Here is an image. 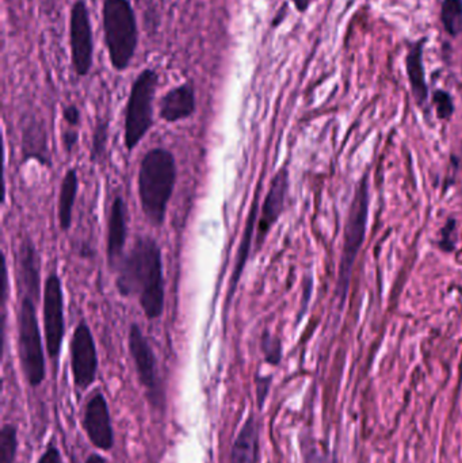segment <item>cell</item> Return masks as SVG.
<instances>
[{
  "instance_id": "cell-1",
  "label": "cell",
  "mask_w": 462,
  "mask_h": 463,
  "mask_svg": "<svg viewBox=\"0 0 462 463\" xmlns=\"http://www.w3.org/2000/svg\"><path fill=\"white\" fill-rule=\"evenodd\" d=\"M116 286L124 298L137 297L144 315L156 320L165 312V283L162 250L148 236L136 239L117 269Z\"/></svg>"
},
{
  "instance_id": "cell-2",
  "label": "cell",
  "mask_w": 462,
  "mask_h": 463,
  "mask_svg": "<svg viewBox=\"0 0 462 463\" xmlns=\"http://www.w3.org/2000/svg\"><path fill=\"white\" fill-rule=\"evenodd\" d=\"M176 176L175 156L168 149L152 148L144 155L138 170V197L143 213L154 227L165 224Z\"/></svg>"
},
{
  "instance_id": "cell-3",
  "label": "cell",
  "mask_w": 462,
  "mask_h": 463,
  "mask_svg": "<svg viewBox=\"0 0 462 463\" xmlns=\"http://www.w3.org/2000/svg\"><path fill=\"white\" fill-rule=\"evenodd\" d=\"M103 35L114 70H127L138 43L137 18L129 0H103Z\"/></svg>"
},
{
  "instance_id": "cell-4",
  "label": "cell",
  "mask_w": 462,
  "mask_h": 463,
  "mask_svg": "<svg viewBox=\"0 0 462 463\" xmlns=\"http://www.w3.org/2000/svg\"><path fill=\"white\" fill-rule=\"evenodd\" d=\"M16 332L22 373L32 388H38L46 378L45 356L37 317V302L29 297H21Z\"/></svg>"
},
{
  "instance_id": "cell-5",
  "label": "cell",
  "mask_w": 462,
  "mask_h": 463,
  "mask_svg": "<svg viewBox=\"0 0 462 463\" xmlns=\"http://www.w3.org/2000/svg\"><path fill=\"white\" fill-rule=\"evenodd\" d=\"M157 84L159 75L151 68L144 70L133 81L125 110L124 140L127 152L135 151L154 125V99Z\"/></svg>"
},
{
  "instance_id": "cell-6",
  "label": "cell",
  "mask_w": 462,
  "mask_h": 463,
  "mask_svg": "<svg viewBox=\"0 0 462 463\" xmlns=\"http://www.w3.org/2000/svg\"><path fill=\"white\" fill-rule=\"evenodd\" d=\"M368 214L369 182L368 176H363V181L355 190L354 198H353L352 206H350L349 217H347L346 228H344L338 274V296L342 304H344L347 291H349L355 259H357L363 240H365Z\"/></svg>"
},
{
  "instance_id": "cell-7",
  "label": "cell",
  "mask_w": 462,
  "mask_h": 463,
  "mask_svg": "<svg viewBox=\"0 0 462 463\" xmlns=\"http://www.w3.org/2000/svg\"><path fill=\"white\" fill-rule=\"evenodd\" d=\"M43 334L49 358L59 364L65 334L64 293L56 269L48 275L43 286Z\"/></svg>"
},
{
  "instance_id": "cell-8",
  "label": "cell",
  "mask_w": 462,
  "mask_h": 463,
  "mask_svg": "<svg viewBox=\"0 0 462 463\" xmlns=\"http://www.w3.org/2000/svg\"><path fill=\"white\" fill-rule=\"evenodd\" d=\"M127 345H129V353L137 372L138 381L146 389L149 402L152 407L162 410L165 405V392L157 373L156 356L137 324L130 326Z\"/></svg>"
},
{
  "instance_id": "cell-9",
  "label": "cell",
  "mask_w": 462,
  "mask_h": 463,
  "mask_svg": "<svg viewBox=\"0 0 462 463\" xmlns=\"http://www.w3.org/2000/svg\"><path fill=\"white\" fill-rule=\"evenodd\" d=\"M70 46L73 71L84 78L89 75L94 61L91 19L84 0H76L71 7Z\"/></svg>"
},
{
  "instance_id": "cell-10",
  "label": "cell",
  "mask_w": 462,
  "mask_h": 463,
  "mask_svg": "<svg viewBox=\"0 0 462 463\" xmlns=\"http://www.w3.org/2000/svg\"><path fill=\"white\" fill-rule=\"evenodd\" d=\"M71 372L73 383L80 392H86L97 380L98 351L91 328L81 320L73 331L70 343Z\"/></svg>"
},
{
  "instance_id": "cell-11",
  "label": "cell",
  "mask_w": 462,
  "mask_h": 463,
  "mask_svg": "<svg viewBox=\"0 0 462 463\" xmlns=\"http://www.w3.org/2000/svg\"><path fill=\"white\" fill-rule=\"evenodd\" d=\"M83 427L90 442L100 451H110L114 446V430L110 410L102 392L92 393L87 402Z\"/></svg>"
},
{
  "instance_id": "cell-12",
  "label": "cell",
  "mask_w": 462,
  "mask_h": 463,
  "mask_svg": "<svg viewBox=\"0 0 462 463\" xmlns=\"http://www.w3.org/2000/svg\"><path fill=\"white\" fill-rule=\"evenodd\" d=\"M288 189H289V171L282 167L274 175L269 187L268 194L263 200L260 208L259 219H258L257 237L255 245L257 252L262 248L263 242L268 239L269 233L273 230L274 225L278 222L281 214L284 213L285 201H287Z\"/></svg>"
},
{
  "instance_id": "cell-13",
  "label": "cell",
  "mask_w": 462,
  "mask_h": 463,
  "mask_svg": "<svg viewBox=\"0 0 462 463\" xmlns=\"http://www.w3.org/2000/svg\"><path fill=\"white\" fill-rule=\"evenodd\" d=\"M16 278L22 297H29L35 302L41 297L40 256L34 242L30 239L24 240L19 245L16 259Z\"/></svg>"
},
{
  "instance_id": "cell-14",
  "label": "cell",
  "mask_w": 462,
  "mask_h": 463,
  "mask_svg": "<svg viewBox=\"0 0 462 463\" xmlns=\"http://www.w3.org/2000/svg\"><path fill=\"white\" fill-rule=\"evenodd\" d=\"M127 205L121 197L114 198L108 212V267L113 271L118 269L122 259L125 258V242H127Z\"/></svg>"
},
{
  "instance_id": "cell-15",
  "label": "cell",
  "mask_w": 462,
  "mask_h": 463,
  "mask_svg": "<svg viewBox=\"0 0 462 463\" xmlns=\"http://www.w3.org/2000/svg\"><path fill=\"white\" fill-rule=\"evenodd\" d=\"M197 109L194 87L189 83L171 89L160 100V118L168 124L190 118Z\"/></svg>"
},
{
  "instance_id": "cell-16",
  "label": "cell",
  "mask_w": 462,
  "mask_h": 463,
  "mask_svg": "<svg viewBox=\"0 0 462 463\" xmlns=\"http://www.w3.org/2000/svg\"><path fill=\"white\" fill-rule=\"evenodd\" d=\"M258 214H259V190L255 194L252 201L251 209H250L249 217H247L246 227H244L243 236H241L240 244H239L238 255H236L235 267H233L232 277L230 279V288H228L227 302L230 304L235 297L236 288L241 279L247 261L250 259V250H251L252 237H254L255 227L258 224Z\"/></svg>"
},
{
  "instance_id": "cell-17",
  "label": "cell",
  "mask_w": 462,
  "mask_h": 463,
  "mask_svg": "<svg viewBox=\"0 0 462 463\" xmlns=\"http://www.w3.org/2000/svg\"><path fill=\"white\" fill-rule=\"evenodd\" d=\"M22 154L24 160L34 159L40 165H51L45 125L35 117H29L22 127Z\"/></svg>"
},
{
  "instance_id": "cell-18",
  "label": "cell",
  "mask_w": 462,
  "mask_h": 463,
  "mask_svg": "<svg viewBox=\"0 0 462 463\" xmlns=\"http://www.w3.org/2000/svg\"><path fill=\"white\" fill-rule=\"evenodd\" d=\"M259 459V430L254 413H250L233 442L231 463H258Z\"/></svg>"
},
{
  "instance_id": "cell-19",
  "label": "cell",
  "mask_w": 462,
  "mask_h": 463,
  "mask_svg": "<svg viewBox=\"0 0 462 463\" xmlns=\"http://www.w3.org/2000/svg\"><path fill=\"white\" fill-rule=\"evenodd\" d=\"M79 190V176L76 170L71 168L65 173L60 186L59 203H57V217L62 232H68L72 225L73 206Z\"/></svg>"
},
{
  "instance_id": "cell-20",
  "label": "cell",
  "mask_w": 462,
  "mask_h": 463,
  "mask_svg": "<svg viewBox=\"0 0 462 463\" xmlns=\"http://www.w3.org/2000/svg\"><path fill=\"white\" fill-rule=\"evenodd\" d=\"M423 48L425 40L420 41L412 46L407 56V73H409L410 83L418 103H425L428 99V84L425 78V65H423Z\"/></svg>"
},
{
  "instance_id": "cell-21",
  "label": "cell",
  "mask_w": 462,
  "mask_h": 463,
  "mask_svg": "<svg viewBox=\"0 0 462 463\" xmlns=\"http://www.w3.org/2000/svg\"><path fill=\"white\" fill-rule=\"evenodd\" d=\"M442 24L450 35L462 32V0H444L441 10Z\"/></svg>"
},
{
  "instance_id": "cell-22",
  "label": "cell",
  "mask_w": 462,
  "mask_h": 463,
  "mask_svg": "<svg viewBox=\"0 0 462 463\" xmlns=\"http://www.w3.org/2000/svg\"><path fill=\"white\" fill-rule=\"evenodd\" d=\"M18 450V431L14 424H5L0 430V463H15Z\"/></svg>"
},
{
  "instance_id": "cell-23",
  "label": "cell",
  "mask_w": 462,
  "mask_h": 463,
  "mask_svg": "<svg viewBox=\"0 0 462 463\" xmlns=\"http://www.w3.org/2000/svg\"><path fill=\"white\" fill-rule=\"evenodd\" d=\"M260 351L265 361L271 366H278L282 361V343L279 337L274 336L270 332L265 331L260 336Z\"/></svg>"
},
{
  "instance_id": "cell-24",
  "label": "cell",
  "mask_w": 462,
  "mask_h": 463,
  "mask_svg": "<svg viewBox=\"0 0 462 463\" xmlns=\"http://www.w3.org/2000/svg\"><path fill=\"white\" fill-rule=\"evenodd\" d=\"M108 141V122L106 119H99L95 125L94 135L91 144V162L97 163L102 159L106 152Z\"/></svg>"
},
{
  "instance_id": "cell-25",
  "label": "cell",
  "mask_w": 462,
  "mask_h": 463,
  "mask_svg": "<svg viewBox=\"0 0 462 463\" xmlns=\"http://www.w3.org/2000/svg\"><path fill=\"white\" fill-rule=\"evenodd\" d=\"M434 105H436L437 114L441 119H449L455 111V105H453L452 97L447 91H436L434 94Z\"/></svg>"
},
{
  "instance_id": "cell-26",
  "label": "cell",
  "mask_w": 462,
  "mask_h": 463,
  "mask_svg": "<svg viewBox=\"0 0 462 463\" xmlns=\"http://www.w3.org/2000/svg\"><path fill=\"white\" fill-rule=\"evenodd\" d=\"M255 385H257L258 407H259V410H262L263 405H265L266 399H268L269 392H270V375H257Z\"/></svg>"
},
{
  "instance_id": "cell-27",
  "label": "cell",
  "mask_w": 462,
  "mask_h": 463,
  "mask_svg": "<svg viewBox=\"0 0 462 463\" xmlns=\"http://www.w3.org/2000/svg\"><path fill=\"white\" fill-rule=\"evenodd\" d=\"M62 118H64V121L67 122L68 127L78 128L81 122V114L78 106H65L64 110H62Z\"/></svg>"
},
{
  "instance_id": "cell-28",
  "label": "cell",
  "mask_w": 462,
  "mask_h": 463,
  "mask_svg": "<svg viewBox=\"0 0 462 463\" xmlns=\"http://www.w3.org/2000/svg\"><path fill=\"white\" fill-rule=\"evenodd\" d=\"M79 133L75 128H68L62 132V146H64V151L68 155L72 154L75 146H78Z\"/></svg>"
},
{
  "instance_id": "cell-29",
  "label": "cell",
  "mask_w": 462,
  "mask_h": 463,
  "mask_svg": "<svg viewBox=\"0 0 462 463\" xmlns=\"http://www.w3.org/2000/svg\"><path fill=\"white\" fill-rule=\"evenodd\" d=\"M455 220H449L447 227L442 230V237L439 244H441V247L444 248L445 250H453V248H455V242H453L452 240V236L455 234Z\"/></svg>"
},
{
  "instance_id": "cell-30",
  "label": "cell",
  "mask_w": 462,
  "mask_h": 463,
  "mask_svg": "<svg viewBox=\"0 0 462 463\" xmlns=\"http://www.w3.org/2000/svg\"><path fill=\"white\" fill-rule=\"evenodd\" d=\"M37 463H62L61 454H60L59 449L54 445L49 446L42 456L40 457Z\"/></svg>"
},
{
  "instance_id": "cell-31",
  "label": "cell",
  "mask_w": 462,
  "mask_h": 463,
  "mask_svg": "<svg viewBox=\"0 0 462 463\" xmlns=\"http://www.w3.org/2000/svg\"><path fill=\"white\" fill-rule=\"evenodd\" d=\"M292 2L295 5L296 10L300 11V13H306L314 0H292Z\"/></svg>"
},
{
  "instance_id": "cell-32",
  "label": "cell",
  "mask_w": 462,
  "mask_h": 463,
  "mask_svg": "<svg viewBox=\"0 0 462 463\" xmlns=\"http://www.w3.org/2000/svg\"><path fill=\"white\" fill-rule=\"evenodd\" d=\"M285 15H287V5H284V8L278 11L276 16L273 19V27L278 26L281 24V22L284 21Z\"/></svg>"
},
{
  "instance_id": "cell-33",
  "label": "cell",
  "mask_w": 462,
  "mask_h": 463,
  "mask_svg": "<svg viewBox=\"0 0 462 463\" xmlns=\"http://www.w3.org/2000/svg\"><path fill=\"white\" fill-rule=\"evenodd\" d=\"M86 463H106V461L99 454H91V456L87 458Z\"/></svg>"
},
{
  "instance_id": "cell-34",
  "label": "cell",
  "mask_w": 462,
  "mask_h": 463,
  "mask_svg": "<svg viewBox=\"0 0 462 463\" xmlns=\"http://www.w3.org/2000/svg\"><path fill=\"white\" fill-rule=\"evenodd\" d=\"M80 255L84 256V258H90L92 256V250H89V244H83V248H81Z\"/></svg>"
},
{
  "instance_id": "cell-35",
  "label": "cell",
  "mask_w": 462,
  "mask_h": 463,
  "mask_svg": "<svg viewBox=\"0 0 462 463\" xmlns=\"http://www.w3.org/2000/svg\"><path fill=\"white\" fill-rule=\"evenodd\" d=\"M461 165H462V148H461Z\"/></svg>"
}]
</instances>
